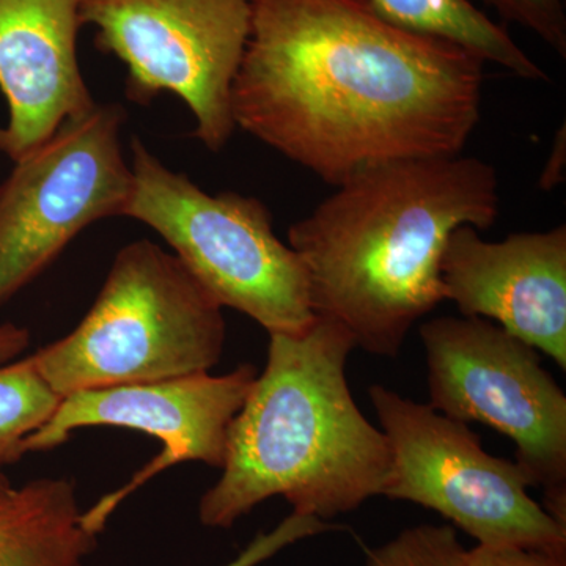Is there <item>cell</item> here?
Segmentation results:
<instances>
[{"mask_svg":"<svg viewBox=\"0 0 566 566\" xmlns=\"http://www.w3.org/2000/svg\"><path fill=\"white\" fill-rule=\"evenodd\" d=\"M468 566H566V557L520 546L476 545L468 551Z\"/></svg>","mask_w":566,"mask_h":566,"instance_id":"19","label":"cell"},{"mask_svg":"<svg viewBox=\"0 0 566 566\" xmlns=\"http://www.w3.org/2000/svg\"><path fill=\"white\" fill-rule=\"evenodd\" d=\"M65 476L17 486L0 469V566H85L96 546Z\"/></svg>","mask_w":566,"mask_h":566,"instance_id":"13","label":"cell"},{"mask_svg":"<svg viewBox=\"0 0 566 566\" xmlns=\"http://www.w3.org/2000/svg\"><path fill=\"white\" fill-rule=\"evenodd\" d=\"M29 346H31L29 329L14 323L0 324V365L14 363Z\"/></svg>","mask_w":566,"mask_h":566,"instance_id":"20","label":"cell"},{"mask_svg":"<svg viewBox=\"0 0 566 566\" xmlns=\"http://www.w3.org/2000/svg\"><path fill=\"white\" fill-rule=\"evenodd\" d=\"M565 167V126H562V134H558L554 150L551 153L549 161H547L545 170H543L542 181L539 186L545 191H549L554 186L564 180Z\"/></svg>","mask_w":566,"mask_h":566,"instance_id":"21","label":"cell"},{"mask_svg":"<svg viewBox=\"0 0 566 566\" xmlns=\"http://www.w3.org/2000/svg\"><path fill=\"white\" fill-rule=\"evenodd\" d=\"M502 20L526 28L566 59L565 0H485Z\"/></svg>","mask_w":566,"mask_h":566,"instance_id":"17","label":"cell"},{"mask_svg":"<svg viewBox=\"0 0 566 566\" xmlns=\"http://www.w3.org/2000/svg\"><path fill=\"white\" fill-rule=\"evenodd\" d=\"M430 406L512 439L516 463L545 490V510L566 527V395L531 345L476 316H439L419 327Z\"/></svg>","mask_w":566,"mask_h":566,"instance_id":"7","label":"cell"},{"mask_svg":"<svg viewBox=\"0 0 566 566\" xmlns=\"http://www.w3.org/2000/svg\"><path fill=\"white\" fill-rule=\"evenodd\" d=\"M446 301L490 319L566 368V227L491 243L453 230L441 259Z\"/></svg>","mask_w":566,"mask_h":566,"instance_id":"11","label":"cell"},{"mask_svg":"<svg viewBox=\"0 0 566 566\" xmlns=\"http://www.w3.org/2000/svg\"><path fill=\"white\" fill-rule=\"evenodd\" d=\"M61 401L29 357L0 365V469L25 455V439L50 420Z\"/></svg>","mask_w":566,"mask_h":566,"instance_id":"15","label":"cell"},{"mask_svg":"<svg viewBox=\"0 0 566 566\" xmlns=\"http://www.w3.org/2000/svg\"><path fill=\"white\" fill-rule=\"evenodd\" d=\"M133 193L126 218L161 234L222 307L251 316L268 334H297L315 322L307 275L274 233L256 197L205 192L132 140Z\"/></svg>","mask_w":566,"mask_h":566,"instance_id":"5","label":"cell"},{"mask_svg":"<svg viewBox=\"0 0 566 566\" xmlns=\"http://www.w3.org/2000/svg\"><path fill=\"white\" fill-rule=\"evenodd\" d=\"M81 0H0V153L17 163L96 106L82 76Z\"/></svg>","mask_w":566,"mask_h":566,"instance_id":"12","label":"cell"},{"mask_svg":"<svg viewBox=\"0 0 566 566\" xmlns=\"http://www.w3.org/2000/svg\"><path fill=\"white\" fill-rule=\"evenodd\" d=\"M338 527L340 526H335L319 517L293 512L273 531L256 535L243 553L226 566H259L301 539L335 531Z\"/></svg>","mask_w":566,"mask_h":566,"instance_id":"18","label":"cell"},{"mask_svg":"<svg viewBox=\"0 0 566 566\" xmlns=\"http://www.w3.org/2000/svg\"><path fill=\"white\" fill-rule=\"evenodd\" d=\"M222 308L175 253L134 241L76 329L29 359L62 398L208 374L226 345Z\"/></svg>","mask_w":566,"mask_h":566,"instance_id":"4","label":"cell"},{"mask_svg":"<svg viewBox=\"0 0 566 566\" xmlns=\"http://www.w3.org/2000/svg\"><path fill=\"white\" fill-rule=\"evenodd\" d=\"M365 566H468V551L452 526L423 524L368 551Z\"/></svg>","mask_w":566,"mask_h":566,"instance_id":"16","label":"cell"},{"mask_svg":"<svg viewBox=\"0 0 566 566\" xmlns=\"http://www.w3.org/2000/svg\"><path fill=\"white\" fill-rule=\"evenodd\" d=\"M386 20L406 31L450 41L472 52L480 61L494 63L526 81L549 76L512 39L504 25L486 17L469 0H370Z\"/></svg>","mask_w":566,"mask_h":566,"instance_id":"14","label":"cell"},{"mask_svg":"<svg viewBox=\"0 0 566 566\" xmlns=\"http://www.w3.org/2000/svg\"><path fill=\"white\" fill-rule=\"evenodd\" d=\"M483 70L370 0H253L232 115L335 188L379 164L460 155L479 125Z\"/></svg>","mask_w":566,"mask_h":566,"instance_id":"1","label":"cell"},{"mask_svg":"<svg viewBox=\"0 0 566 566\" xmlns=\"http://www.w3.org/2000/svg\"><path fill=\"white\" fill-rule=\"evenodd\" d=\"M501 211L499 175L471 156L379 164L335 186L289 245L316 316L356 348L397 357L409 331L446 301L441 259L453 230H488Z\"/></svg>","mask_w":566,"mask_h":566,"instance_id":"2","label":"cell"},{"mask_svg":"<svg viewBox=\"0 0 566 566\" xmlns=\"http://www.w3.org/2000/svg\"><path fill=\"white\" fill-rule=\"evenodd\" d=\"M354 348L323 316L303 333L270 334L264 370L230 424L221 479L200 499L203 526L232 527L274 495L327 521L385 494L392 455L349 390Z\"/></svg>","mask_w":566,"mask_h":566,"instance_id":"3","label":"cell"},{"mask_svg":"<svg viewBox=\"0 0 566 566\" xmlns=\"http://www.w3.org/2000/svg\"><path fill=\"white\" fill-rule=\"evenodd\" d=\"M392 455L385 494L434 510L479 545L520 546L566 557V527L528 495L516 461L490 455L468 423L371 386Z\"/></svg>","mask_w":566,"mask_h":566,"instance_id":"6","label":"cell"},{"mask_svg":"<svg viewBox=\"0 0 566 566\" xmlns=\"http://www.w3.org/2000/svg\"><path fill=\"white\" fill-rule=\"evenodd\" d=\"M253 0H81L95 46L126 66L125 93L147 106L175 93L210 151L232 139V85L243 62Z\"/></svg>","mask_w":566,"mask_h":566,"instance_id":"8","label":"cell"},{"mask_svg":"<svg viewBox=\"0 0 566 566\" xmlns=\"http://www.w3.org/2000/svg\"><path fill=\"white\" fill-rule=\"evenodd\" d=\"M255 378V367L243 364L222 376L200 374L71 394L62 398L50 420L25 439L24 453L55 449L65 444L73 431L88 427L128 428L163 442L161 455L128 485L84 512L87 526L99 534L123 499L159 472L185 461L222 469L230 424Z\"/></svg>","mask_w":566,"mask_h":566,"instance_id":"10","label":"cell"},{"mask_svg":"<svg viewBox=\"0 0 566 566\" xmlns=\"http://www.w3.org/2000/svg\"><path fill=\"white\" fill-rule=\"evenodd\" d=\"M126 111L98 104L63 123L0 181V308L39 279L92 223L125 214Z\"/></svg>","mask_w":566,"mask_h":566,"instance_id":"9","label":"cell"}]
</instances>
